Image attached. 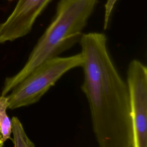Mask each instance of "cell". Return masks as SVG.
I'll return each instance as SVG.
<instances>
[{"mask_svg":"<svg viewBox=\"0 0 147 147\" xmlns=\"http://www.w3.org/2000/svg\"><path fill=\"white\" fill-rule=\"evenodd\" d=\"M106 41L103 33L82 34L84 80L81 88L89 103L99 147H131L128 88L109 56Z\"/></svg>","mask_w":147,"mask_h":147,"instance_id":"1","label":"cell"},{"mask_svg":"<svg viewBox=\"0 0 147 147\" xmlns=\"http://www.w3.org/2000/svg\"><path fill=\"white\" fill-rule=\"evenodd\" d=\"M96 2L97 0H60L55 18L38 40L22 68L6 79L1 95H7L38 65L57 56L80 40Z\"/></svg>","mask_w":147,"mask_h":147,"instance_id":"2","label":"cell"},{"mask_svg":"<svg viewBox=\"0 0 147 147\" xmlns=\"http://www.w3.org/2000/svg\"><path fill=\"white\" fill-rule=\"evenodd\" d=\"M81 53L68 56L51 58L36 68L7 95L10 109L27 106L37 102L69 70L81 67Z\"/></svg>","mask_w":147,"mask_h":147,"instance_id":"3","label":"cell"},{"mask_svg":"<svg viewBox=\"0 0 147 147\" xmlns=\"http://www.w3.org/2000/svg\"><path fill=\"white\" fill-rule=\"evenodd\" d=\"M126 83L129 95L131 147H147V68L140 61L134 59L130 62Z\"/></svg>","mask_w":147,"mask_h":147,"instance_id":"4","label":"cell"},{"mask_svg":"<svg viewBox=\"0 0 147 147\" xmlns=\"http://www.w3.org/2000/svg\"><path fill=\"white\" fill-rule=\"evenodd\" d=\"M51 1L19 0L6 20L0 24V44L29 33L36 18Z\"/></svg>","mask_w":147,"mask_h":147,"instance_id":"5","label":"cell"},{"mask_svg":"<svg viewBox=\"0 0 147 147\" xmlns=\"http://www.w3.org/2000/svg\"><path fill=\"white\" fill-rule=\"evenodd\" d=\"M11 122L14 147H35L33 142L26 135L20 119L16 117H13Z\"/></svg>","mask_w":147,"mask_h":147,"instance_id":"6","label":"cell"},{"mask_svg":"<svg viewBox=\"0 0 147 147\" xmlns=\"http://www.w3.org/2000/svg\"><path fill=\"white\" fill-rule=\"evenodd\" d=\"M9 107V100L7 95L0 96V130L2 140L5 142L12 133V122L7 114L6 110Z\"/></svg>","mask_w":147,"mask_h":147,"instance_id":"7","label":"cell"},{"mask_svg":"<svg viewBox=\"0 0 147 147\" xmlns=\"http://www.w3.org/2000/svg\"><path fill=\"white\" fill-rule=\"evenodd\" d=\"M3 143L4 142L2 140V134L1 132V130H0V147H3Z\"/></svg>","mask_w":147,"mask_h":147,"instance_id":"8","label":"cell"}]
</instances>
